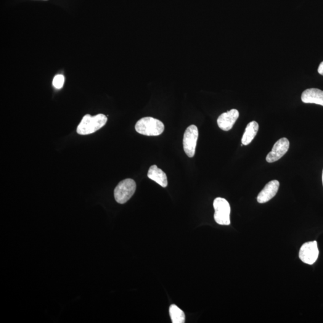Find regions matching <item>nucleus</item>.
<instances>
[{"label":"nucleus","instance_id":"nucleus-10","mask_svg":"<svg viewBox=\"0 0 323 323\" xmlns=\"http://www.w3.org/2000/svg\"><path fill=\"white\" fill-rule=\"evenodd\" d=\"M301 99L304 103L323 106V91L316 88L306 89L302 94Z\"/></svg>","mask_w":323,"mask_h":323},{"label":"nucleus","instance_id":"nucleus-5","mask_svg":"<svg viewBox=\"0 0 323 323\" xmlns=\"http://www.w3.org/2000/svg\"><path fill=\"white\" fill-rule=\"evenodd\" d=\"M198 129L197 126L192 124L185 131L183 137V148L185 153L189 158H193L195 154L198 139Z\"/></svg>","mask_w":323,"mask_h":323},{"label":"nucleus","instance_id":"nucleus-8","mask_svg":"<svg viewBox=\"0 0 323 323\" xmlns=\"http://www.w3.org/2000/svg\"><path fill=\"white\" fill-rule=\"evenodd\" d=\"M239 116V112L236 109H232L228 112L222 113L218 119L219 128L224 131L230 130L236 122Z\"/></svg>","mask_w":323,"mask_h":323},{"label":"nucleus","instance_id":"nucleus-2","mask_svg":"<svg viewBox=\"0 0 323 323\" xmlns=\"http://www.w3.org/2000/svg\"><path fill=\"white\" fill-rule=\"evenodd\" d=\"M138 133L147 136H158L163 133L165 126L161 121L152 117L140 119L135 126Z\"/></svg>","mask_w":323,"mask_h":323},{"label":"nucleus","instance_id":"nucleus-3","mask_svg":"<svg viewBox=\"0 0 323 323\" xmlns=\"http://www.w3.org/2000/svg\"><path fill=\"white\" fill-rule=\"evenodd\" d=\"M136 187V183L134 180L127 179L121 181L114 192L116 202L121 204L126 203L134 194Z\"/></svg>","mask_w":323,"mask_h":323},{"label":"nucleus","instance_id":"nucleus-15","mask_svg":"<svg viewBox=\"0 0 323 323\" xmlns=\"http://www.w3.org/2000/svg\"><path fill=\"white\" fill-rule=\"evenodd\" d=\"M318 72L320 75L323 76V62L320 63L319 67L318 68Z\"/></svg>","mask_w":323,"mask_h":323},{"label":"nucleus","instance_id":"nucleus-1","mask_svg":"<svg viewBox=\"0 0 323 323\" xmlns=\"http://www.w3.org/2000/svg\"><path fill=\"white\" fill-rule=\"evenodd\" d=\"M107 121V116L103 114H99L94 116L86 115L84 116L81 123H79L78 128H77V132L82 136L94 133L102 128Z\"/></svg>","mask_w":323,"mask_h":323},{"label":"nucleus","instance_id":"nucleus-16","mask_svg":"<svg viewBox=\"0 0 323 323\" xmlns=\"http://www.w3.org/2000/svg\"><path fill=\"white\" fill-rule=\"evenodd\" d=\"M322 179H323V177H322Z\"/></svg>","mask_w":323,"mask_h":323},{"label":"nucleus","instance_id":"nucleus-11","mask_svg":"<svg viewBox=\"0 0 323 323\" xmlns=\"http://www.w3.org/2000/svg\"><path fill=\"white\" fill-rule=\"evenodd\" d=\"M147 176L152 181L157 182L163 187H166L168 185L167 177L164 172L156 165H152L148 171Z\"/></svg>","mask_w":323,"mask_h":323},{"label":"nucleus","instance_id":"nucleus-9","mask_svg":"<svg viewBox=\"0 0 323 323\" xmlns=\"http://www.w3.org/2000/svg\"><path fill=\"white\" fill-rule=\"evenodd\" d=\"M280 187V182L278 181L269 182L266 184L257 198L258 202L264 203L268 202L276 195Z\"/></svg>","mask_w":323,"mask_h":323},{"label":"nucleus","instance_id":"nucleus-12","mask_svg":"<svg viewBox=\"0 0 323 323\" xmlns=\"http://www.w3.org/2000/svg\"><path fill=\"white\" fill-rule=\"evenodd\" d=\"M259 131V124L256 121H252L247 124L244 133H243L242 142L244 145H247L250 144Z\"/></svg>","mask_w":323,"mask_h":323},{"label":"nucleus","instance_id":"nucleus-7","mask_svg":"<svg viewBox=\"0 0 323 323\" xmlns=\"http://www.w3.org/2000/svg\"><path fill=\"white\" fill-rule=\"evenodd\" d=\"M290 147V142L286 138H282L275 143L271 152L267 155L266 160L267 162L273 163L279 161L288 152Z\"/></svg>","mask_w":323,"mask_h":323},{"label":"nucleus","instance_id":"nucleus-6","mask_svg":"<svg viewBox=\"0 0 323 323\" xmlns=\"http://www.w3.org/2000/svg\"><path fill=\"white\" fill-rule=\"evenodd\" d=\"M319 250L316 241L303 243L299 251V257L303 263L313 264L319 258Z\"/></svg>","mask_w":323,"mask_h":323},{"label":"nucleus","instance_id":"nucleus-13","mask_svg":"<svg viewBox=\"0 0 323 323\" xmlns=\"http://www.w3.org/2000/svg\"><path fill=\"white\" fill-rule=\"evenodd\" d=\"M169 314H170L172 323H185V314L184 312L180 309L176 304H171L169 307Z\"/></svg>","mask_w":323,"mask_h":323},{"label":"nucleus","instance_id":"nucleus-4","mask_svg":"<svg viewBox=\"0 0 323 323\" xmlns=\"http://www.w3.org/2000/svg\"><path fill=\"white\" fill-rule=\"evenodd\" d=\"M213 206L215 213L214 218L217 223L221 225L230 224V206L228 201L222 198H217L214 201Z\"/></svg>","mask_w":323,"mask_h":323},{"label":"nucleus","instance_id":"nucleus-14","mask_svg":"<svg viewBox=\"0 0 323 323\" xmlns=\"http://www.w3.org/2000/svg\"><path fill=\"white\" fill-rule=\"evenodd\" d=\"M65 78L62 75H58L55 76L53 80V85L58 89H61L64 83Z\"/></svg>","mask_w":323,"mask_h":323}]
</instances>
